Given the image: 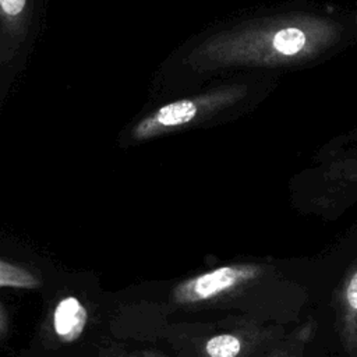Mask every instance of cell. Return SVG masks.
I'll use <instances>...</instances> for the list:
<instances>
[{"label":"cell","mask_w":357,"mask_h":357,"mask_svg":"<svg viewBox=\"0 0 357 357\" xmlns=\"http://www.w3.org/2000/svg\"><path fill=\"white\" fill-rule=\"evenodd\" d=\"M268 272L269 266L261 264L225 265L181 283L174 294L180 303H198L251 284Z\"/></svg>","instance_id":"obj_1"},{"label":"cell","mask_w":357,"mask_h":357,"mask_svg":"<svg viewBox=\"0 0 357 357\" xmlns=\"http://www.w3.org/2000/svg\"><path fill=\"white\" fill-rule=\"evenodd\" d=\"M337 328L350 357H357V266L344 278L337 294Z\"/></svg>","instance_id":"obj_2"},{"label":"cell","mask_w":357,"mask_h":357,"mask_svg":"<svg viewBox=\"0 0 357 357\" xmlns=\"http://www.w3.org/2000/svg\"><path fill=\"white\" fill-rule=\"evenodd\" d=\"M86 322V311L74 297H67L59 303L54 311V329L60 339L71 342L77 339Z\"/></svg>","instance_id":"obj_3"},{"label":"cell","mask_w":357,"mask_h":357,"mask_svg":"<svg viewBox=\"0 0 357 357\" xmlns=\"http://www.w3.org/2000/svg\"><path fill=\"white\" fill-rule=\"evenodd\" d=\"M28 14V0H0V25L8 29L20 28Z\"/></svg>","instance_id":"obj_4"},{"label":"cell","mask_w":357,"mask_h":357,"mask_svg":"<svg viewBox=\"0 0 357 357\" xmlns=\"http://www.w3.org/2000/svg\"><path fill=\"white\" fill-rule=\"evenodd\" d=\"M305 43V35L298 28L280 29L273 38L275 49L282 54H296Z\"/></svg>","instance_id":"obj_5"}]
</instances>
